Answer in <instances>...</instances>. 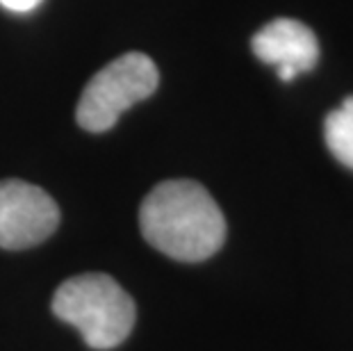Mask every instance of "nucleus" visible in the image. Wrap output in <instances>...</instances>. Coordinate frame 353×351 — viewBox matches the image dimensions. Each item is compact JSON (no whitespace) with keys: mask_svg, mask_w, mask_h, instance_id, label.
<instances>
[{"mask_svg":"<svg viewBox=\"0 0 353 351\" xmlns=\"http://www.w3.org/2000/svg\"><path fill=\"white\" fill-rule=\"evenodd\" d=\"M139 228L144 240L180 263H201L226 240V219L196 181H164L141 201Z\"/></svg>","mask_w":353,"mask_h":351,"instance_id":"1","label":"nucleus"},{"mask_svg":"<svg viewBox=\"0 0 353 351\" xmlns=\"http://www.w3.org/2000/svg\"><path fill=\"white\" fill-rule=\"evenodd\" d=\"M52 312L76 326L92 349H114L130 335L137 310L130 294L108 274H80L52 297Z\"/></svg>","mask_w":353,"mask_h":351,"instance_id":"2","label":"nucleus"},{"mask_svg":"<svg viewBox=\"0 0 353 351\" xmlns=\"http://www.w3.org/2000/svg\"><path fill=\"white\" fill-rule=\"evenodd\" d=\"M157 82H160V73L148 55H119L114 62L103 66L82 89L76 110L80 128L89 132L110 130L125 110L153 96Z\"/></svg>","mask_w":353,"mask_h":351,"instance_id":"3","label":"nucleus"},{"mask_svg":"<svg viewBox=\"0 0 353 351\" xmlns=\"http://www.w3.org/2000/svg\"><path fill=\"white\" fill-rule=\"evenodd\" d=\"M59 208L41 188L26 181H0V249L21 251L55 233Z\"/></svg>","mask_w":353,"mask_h":351,"instance_id":"4","label":"nucleus"},{"mask_svg":"<svg viewBox=\"0 0 353 351\" xmlns=\"http://www.w3.org/2000/svg\"><path fill=\"white\" fill-rule=\"evenodd\" d=\"M253 55L278 69L283 82L312 71L319 62V41L310 28L296 19H274L251 39Z\"/></svg>","mask_w":353,"mask_h":351,"instance_id":"5","label":"nucleus"},{"mask_svg":"<svg viewBox=\"0 0 353 351\" xmlns=\"http://www.w3.org/2000/svg\"><path fill=\"white\" fill-rule=\"evenodd\" d=\"M324 139L333 158L353 171V96H347L326 114Z\"/></svg>","mask_w":353,"mask_h":351,"instance_id":"6","label":"nucleus"},{"mask_svg":"<svg viewBox=\"0 0 353 351\" xmlns=\"http://www.w3.org/2000/svg\"><path fill=\"white\" fill-rule=\"evenodd\" d=\"M43 0H0V7H5L7 12H17V14H28L37 10Z\"/></svg>","mask_w":353,"mask_h":351,"instance_id":"7","label":"nucleus"}]
</instances>
